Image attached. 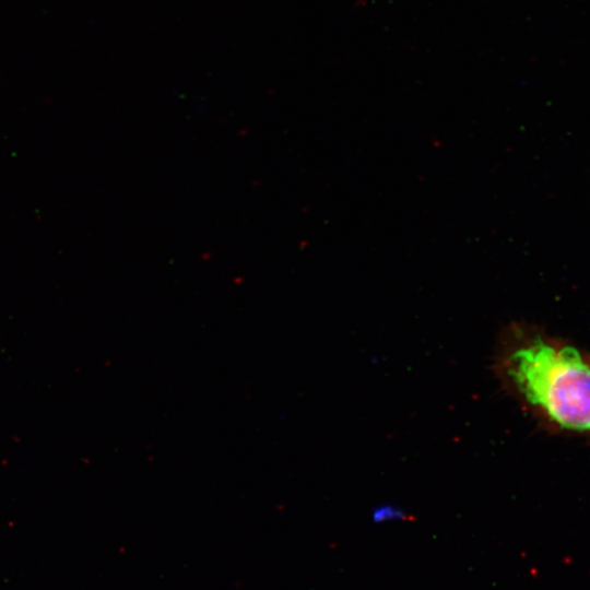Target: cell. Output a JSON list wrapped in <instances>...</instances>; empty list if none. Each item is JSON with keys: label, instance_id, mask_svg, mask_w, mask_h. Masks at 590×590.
<instances>
[{"label": "cell", "instance_id": "6da1fadb", "mask_svg": "<svg viewBox=\"0 0 590 590\" xmlns=\"http://www.w3.org/2000/svg\"><path fill=\"white\" fill-rule=\"evenodd\" d=\"M498 374L542 428L590 440V352L539 327L507 328Z\"/></svg>", "mask_w": 590, "mask_h": 590}]
</instances>
